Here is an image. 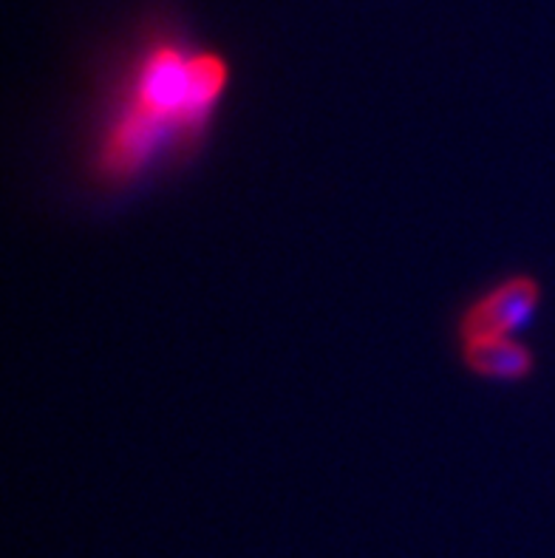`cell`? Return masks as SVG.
Segmentation results:
<instances>
[{"label":"cell","instance_id":"obj_1","mask_svg":"<svg viewBox=\"0 0 555 558\" xmlns=\"http://www.w3.org/2000/svg\"><path fill=\"white\" fill-rule=\"evenodd\" d=\"M227 85L230 65L216 51H188L177 43L150 46L99 125L92 148L94 179L122 187L196 145Z\"/></svg>","mask_w":555,"mask_h":558},{"label":"cell","instance_id":"obj_3","mask_svg":"<svg viewBox=\"0 0 555 558\" xmlns=\"http://www.w3.org/2000/svg\"><path fill=\"white\" fill-rule=\"evenodd\" d=\"M468 375L491 383H524L535 372L533 349L521 338H479L459 343Z\"/></svg>","mask_w":555,"mask_h":558},{"label":"cell","instance_id":"obj_2","mask_svg":"<svg viewBox=\"0 0 555 558\" xmlns=\"http://www.w3.org/2000/svg\"><path fill=\"white\" fill-rule=\"evenodd\" d=\"M542 301L544 290L539 278L530 272L507 276L464 306L457 320V340L519 338L533 324Z\"/></svg>","mask_w":555,"mask_h":558}]
</instances>
